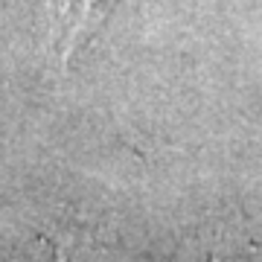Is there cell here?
Returning a JSON list of instances; mask_svg holds the SVG:
<instances>
[{
	"instance_id": "obj_1",
	"label": "cell",
	"mask_w": 262,
	"mask_h": 262,
	"mask_svg": "<svg viewBox=\"0 0 262 262\" xmlns=\"http://www.w3.org/2000/svg\"><path fill=\"white\" fill-rule=\"evenodd\" d=\"M111 0H53V35L64 61L96 35Z\"/></svg>"
}]
</instances>
